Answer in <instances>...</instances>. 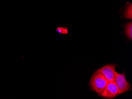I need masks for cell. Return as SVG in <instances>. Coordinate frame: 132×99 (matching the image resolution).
I'll list each match as a JSON object with an SVG mask.
<instances>
[{
    "mask_svg": "<svg viewBox=\"0 0 132 99\" xmlns=\"http://www.w3.org/2000/svg\"><path fill=\"white\" fill-rule=\"evenodd\" d=\"M109 83L103 74L97 70L92 76L90 85L92 90L99 95L104 91Z\"/></svg>",
    "mask_w": 132,
    "mask_h": 99,
    "instance_id": "cell-1",
    "label": "cell"
},
{
    "mask_svg": "<svg viewBox=\"0 0 132 99\" xmlns=\"http://www.w3.org/2000/svg\"><path fill=\"white\" fill-rule=\"evenodd\" d=\"M114 81L118 89V95L127 92L130 90V84L127 80L124 73L119 74L116 72Z\"/></svg>",
    "mask_w": 132,
    "mask_h": 99,
    "instance_id": "cell-2",
    "label": "cell"
},
{
    "mask_svg": "<svg viewBox=\"0 0 132 99\" xmlns=\"http://www.w3.org/2000/svg\"><path fill=\"white\" fill-rule=\"evenodd\" d=\"M116 65L114 64L106 65L102 68L98 69V71L101 72L109 82L114 81L116 74Z\"/></svg>",
    "mask_w": 132,
    "mask_h": 99,
    "instance_id": "cell-3",
    "label": "cell"
},
{
    "mask_svg": "<svg viewBox=\"0 0 132 99\" xmlns=\"http://www.w3.org/2000/svg\"><path fill=\"white\" fill-rule=\"evenodd\" d=\"M118 89L114 81L109 82L104 91L99 94L101 96L107 99H113L118 95Z\"/></svg>",
    "mask_w": 132,
    "mask_h": 99,
    "instance_id": "cell-4",
    "label": "cell"
},
{
    "mask_svg": "<svg viewBox=\"0 0 132 99\" xmlns=\"http://www.w3.org/2000/svg\"><path fill=\"white\" fill-rule=\"evenodd\" d=\"M125 34L127 37L130 40L132 39V23L129 22L126 25L125 28Z\"/></svg>",
    "mask_w": 132,
    "mask_h": 99,
    "instance_id": "cell-5",
    "label": "cell"
},
{
    "mask_svg": "<svg viewBox=\"0 0 132 99\" xmlns=\"http://www.w3.org/2000/svg\"><path fill=\"white\" fill-rule=\"evenodd\" d=\"M124 15L127 19H132V4L127 6L124 12Z\"/></svg>",
    "mask_w": 132,
    "mask_h": 99,
    "instance_id": "cell-6",
    "label": "cell"
},
{
    "mask_svg": "<svg viewBox=\"0 0 132 99\" xmlns=\"http://www.w3.org/2000/svg\"><path fill=\"white\" fill-rule=\"evenodd\" d=\"M57 31L59 33L63 34H66L68 33V30L66 28H63V27H59L57 29Z\"/></svg>",
    "mask_w": 132,
    "mask_h": 99,
    "instance_id": "cell-7",
    "label": "cell"
}]
</instances>
